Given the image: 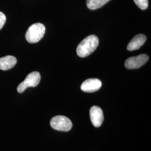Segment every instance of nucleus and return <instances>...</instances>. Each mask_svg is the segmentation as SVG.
<instances>
[{
	"label": "nucleus",
	"instance_id": "nucleus-1",
	"mask_svg": "<svg viewBox=\"0 0 151 151\" xmlns=\"http://www.w3.org/2000/svg\"><path fill=\"white\" fill-rule=\"evenodd\" d=\"M99 43V38L95 35H91L85 38L77 46L76 52L82 57H86L97 48Z\"/></svg>",
	"mask_w": 151,
	"mask_h": 151
},
{
	"label": "nucleus",
	"instance_id": "nucleus-2",
	"mask_svg": "<svg viewBox=\"0 0 151 151\" xmlns=\"http://www.w3.org/2000/svg\"><path fill=\"white\" fill-rule=\"evenodd\" d=\"M45 27L41 23L32 25L27 29L26 33V39L30 43H36L40 41L44 35Z\"/></svg>",
	"mask_w": 151,
	"mask_h": 151
},
{
	"label": "nucleus",
	"instance_id": "nucleus-3",
	"mask_svg": "<svg viewBox=\"0 0 151 151\" xmlns=\"http://www.w3.org/2000/svg\"><path fill=\"white\" fill-rule=\"evenodd\" d=\"M50 124L54 129L63 132H68L72 127V123L70 119L62 115L53 117L51 119Z\"/></svg>",
	"mask_w": 151,
	"mask_h": 151
},
{
	"label": "nucleus",
	"instance_id": "nucleus-4",
	"mask_svg": "<svg viewBox=\"0 0 151 151\" xmlns=\"http://www.w3.org/2000/svg\"><path fill=\"white\" fill-rule=\"evenodd\" d=\"M41 79L40 74L38 72H32L27 76L25 80L18 86L17 91L19 93L24 91L27 88L30 87L38 86Z\"/></svg>",
	"mask_w": 151,
	"mask_h": 151
},
{
	"label": "nucleus",
	"instance_id": "nucleus-5",
	"mask_svg": "<svg viewBox=\"0 0 151 151\" xmlns=\"http://www.w3.org/2000/svg\"><path fill=\"white\" fill-rule=\"evenodd\" d=\"M149 60L147 54H140L135 57H132L125 60V67L129 70L137 69L145 65Z\"/></svg>",
	"mask_w": 151,
	"mask_h": 151
},
{
	"label": "nucleus",
	"instance_id": "nucleus-6",
	"mask_svg": "<svg viewBox=\"0 0 151 151\" xmlns=\"http://www.w3.org/2000/svg\"><path fill=\"white\" fill-rule=\"evenodd\" d=\"M90 116L92 124L95 127H100L104 121V114L101 108L93 106L90 110Z\"/></svg>",
	"mask_w": 151,
	"mask_h": 151
},
{
	"label": "nucleus",
	"instance_id": "nucleus-7",
	"mask_svg": "<svg viewBox=\"0 0 151 151\" xmlns=\"http://www.w3.org/2000/svg\"><path fill=\"white\" fill-rule=\"evenodd\" d=\"M101 82L97 78H89L84 81L81 86V89L86 92H94L98 91L101 87Z\"/></svg>",
	"mask_w": 151,
	"mask_h": 151
},
{
	"label": "nucleus",
	"instance_id": "nucleus-8",
	"mask_svg": "<svg viewBox=\"0 0 151 151\" xmlns=\"http://www.w3.org/2000/svg\"><path fill=\"white\" fill-rule=\"evenodd\" d=\"M146 39L147 38L146 36L142 34L135 35L128 44L127 49L129 51H133L140 48L146 42Z\"/></svg>",
	"mask_w": 151,
	"mask_h": 151
},
{
	"label": "nucleus",
	"instance_id": "nucleus-9",
	"mask_svg": "<svg viewBox=\"0 0 151 151\" xmlns=\"http://www.w3.org/2000/svg\"><path fill=\"white\" fill-rule=\"evenodd\" d=\"M17 63L16 58L12 55H7L0 58V70H7L13 68Z\"/></svg>",
	"mask_w": 151,
	"mask_h": 151
},
{
	"label": "nucleus",
	"instance_id": "nucleus-10",
	"mask_svg": "<svg viewBox=\"0 0 151 151\" xmlns=\"http://www.w3.org/2000/svg\"><path fill=\"white\" fill-rule=\"evenodd\" d=\"M110 1V0H87V6L92 10H96L101 7Z\"/></svg>",
	"mask_w": 151,
	"mask_h": 151
},
{
	"label": "nucleus",
	"instance_id": "nucleus-11",
	"mask_svg": "<svg viewBox=\"0 0 151 151\" xmlns=\"http://www.w3.org/2000/svg\"><path fill=\"white\" fill-rule=\"evenodd\" d=\"M134 3L141 10H146L148 6V0H134Z\"/></svg>",
	"mask_w": 151,
	"mask_h": 151
},
{
	"label": "nucleus",
	"instance_id": "nucleus-12",
	"mask_svg": "<svg viewBox=\"0 0 151 151\" xmlns=\"http://www.w3.org/2000/svg\"><path fill=\"white\" fill-rule=\"evenodd\" d=\"M6 20V18L5 14L2 12H0V30L4 27L5 23Z\"/></svg>",
	"mask_w": 151,
	"mask_h": 151
}]
</instances>
